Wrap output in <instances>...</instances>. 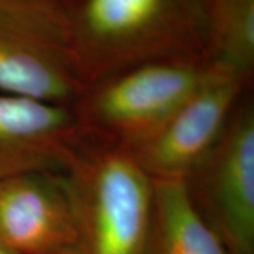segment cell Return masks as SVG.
<instances>
[{
  "label": "cell",
  "instance_id": "cell-3",
  "mask_svg": "<svg viewBox=\"0 0 254 254\" xmlns=\"http://www.w3.org/2000/svg\"><path fill=\"white\" fill-rule=\"evenodd\" d=\"M212 68L205 57H174L91 82L71 105L81 134L133 151L163 126Z\"/></svg>",
  "mask_w": 254,
  "mask_h": 254
},
{
  "label": "cell",
  "instance_id": "cell-12",
  "mask_svg": "<svg viewBox=\"0 0 254 254\" xmlns=\"http://www.w3.org/2000/svg\"><path fill=\"white\" fill-rule=\"evenodd\" d=\"M63 254H83L79 250V249H73V250H69V252H66V253H63Z\"/></svg>",
  "mask_w": 254,
  "mask_h": 254
},
{
  "label": "cell",
  "instance_id": "cell-2",
  "mask_svg": "<svg viewBox=\"0 0 254 254\" xmlns=\"http://www.w3.org/2000/svg\"><path fill=\"white\" fill-rule=\"evenodd\" d=\"M61 174L82 253L138 254L151 220L154 181L133 153L82 136Z\"/></svg>",
  "mask_w": 254,
  "mask_h": 254
},
{
  "label": "cell",
  "instance_id": "cell-13",
  "mask_svg": "<svg viewBox=\"0 0 254 254\" xmlns=\"http://www.w3.org/2000/svg\"><path fill=\"white\" fill-rule=\"evenodd\" d=\"M60 1H63L64 4H65V3H66V1H68V0H60Z\"/></svg>",
  "mask_w": 254,
  "mask_h": 254
},
{
  "label": "cell",
  "instance_id": "cell-1",
  "mask_svg": "<svg viewBox=\"0 0 254 254\" xmlns=\"http://www.w3.org/2000/svg\"><path fill=\"white\" fill-rule=\"evenodd\" d=\"M65 9L86 85L147 61L206 58L200 0H68Z\"/></svg>",
  "mask_w": 254,
  "mask_h": 254
},
{
  "label": "cell",
  "instance_id": "cell-5",
  "mask_svg": "<svg viewBox=\"0 0 254 254\" xmlns=\"http://www.w3.org/2000/svg\"><path fill=\"white\" fill-rule=\"evenodd\" d=\"M190 203L227 254H254V109L237 103L218 141L187 177Z\"/></svg>",
  "mask_w": 254,
  "mask_h": 254
},
{
  "label": "cell",
  "instance_id": "cell-9",
  "mask_svg": "<svg viewBox=\"0 0 254 254\" xmlns=\"http://www.w3.org/2000/svg\"><path fill=\"white\" fill-rule=\"evenodd\" d=\"M138 254H227L190 203L185 181H154L148 232Z\"/></svg>",
  "mask_w": 254,
  "mask_h": 254
},
{
  "label": "cell",
  "instance_id": "cell-10",
  "mask_svg": "<svg viewBox=\"0 0 254 254\" xmlns=\"http://www.w3.org/2000/svg\"><path fill=\"white\" fill-rule=\"evenodd\" d=\"M200 4L209 63L253 81L254 0H200Z\"/></svg>",
  "mask_w": 254,
  "mask_h": 254
},
{
  "label": "cell",
  "instance_id": "cell-6",
  "mask_svg": "<svg viewBox=\"0 0 254 254\" xmlns=\"http://www.w3.org/2000/svg\"><path fill=\"white\" fill-rule=\"evenodd\" d=\"M250 85L213 66L163 126L131 151L137 163L153 181H185L218 141Z\"/></svg>",
  "mask_w": 254,
  "mask_h": 254
},
{
  "label": "cell",
  "instance_id": "cell-7",
  "mask_svg": "<svg viewBox=\"0 0 254 254\" xmlns=\"http://www.w3.org/2000/svg\"><path fill=\"white\" fill-rule=\"evenodd\" d=\"M0 243L17 254H63L78 249L63 174L37 171L0 181Z\"/></svg>",
  "mask_w": 254,
  "mask_h": 254
},
{
  "label": "cell",
  "instance_id": "cell-4",
  "mask_svg": "<svg viewBox=\"0 0 254 254\" xmlns=\"http://www.w3.org/2000/svg\"><path fill=\"white\" fill-rule=\"evenodd\" d=\"M86 83L60 0H0V92L71 106Z\"/></svg>",
  "mask_w": 254,
  "mask_h": 254
},
{
  "label": "cell",
  "instance_id": "cell-11",
  "mask_svg": "<svg viewBox=\"0 0 254 254\" xmlns=\"http://www.w3.org/2000/svg\"><path fill=\"white\" fill-rule=\"evenodd\" d=\"M0 254H17L16 252H13V250H10V249H7L6 246H3L1 243H0Z\"/></svg>",
  "mask_w": 254,
  "mask_h": 254
},
{
  "label": "cell",
  "instance_id": "cell-8",
  "mask_svg": "<svg viewBox=\"0 0 254 254\" xmlns=\"http://www.w3.org/2000/svg\"><path fill=\"white\" fill-rule=\"evenodd\" d=\"M81 137L72 106L0 92V181L63 173Z\"/></svg>",
  "mask_w": 254,
  "mask_h": 254
}]
</instances>
